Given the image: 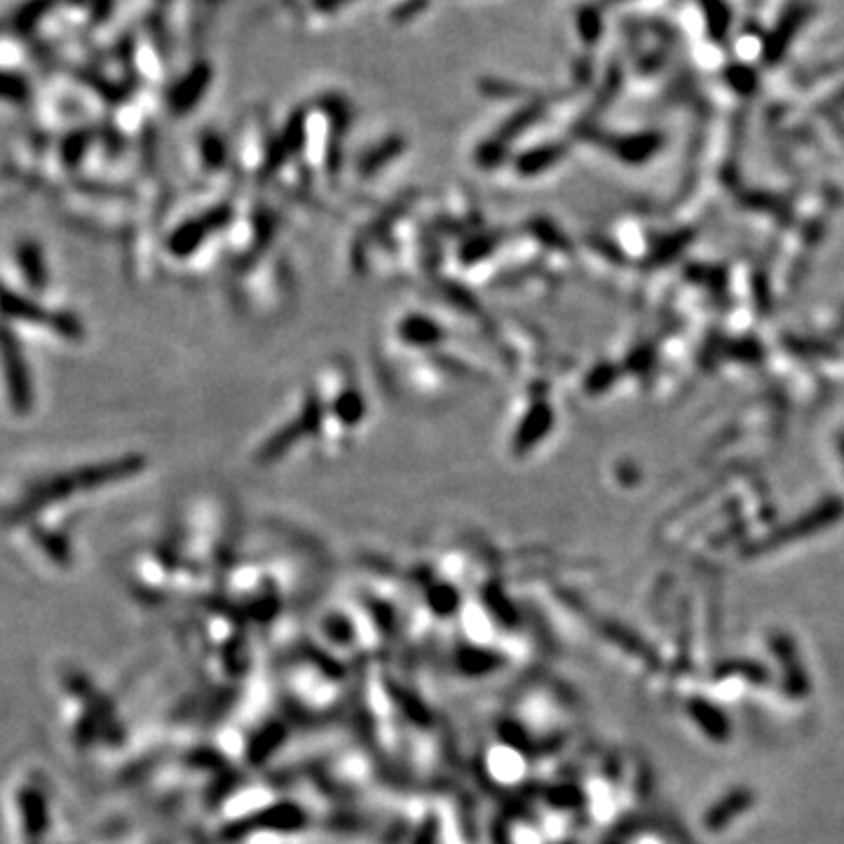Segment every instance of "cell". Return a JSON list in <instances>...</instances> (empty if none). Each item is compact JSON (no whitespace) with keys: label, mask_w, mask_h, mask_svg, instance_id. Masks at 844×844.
<instances>
[{"label":"cell","mask_w":844,"mask_h":844,"mask_svg":"<svg viewBox=\"0 0 844 844\" xmlns=\"http://www.w3.org/2000/svg\"><path fill=\"white\" fill-rule=\"evenodd\" d=\"M0 97L10 101H24L29 97V87L22 78L12 76V73H0Z\"/></svg>","instance_id":"52a82bcc"},{"label":"cell","mask_w":844,"mask_h":844,"mask_svg":"<svg viewBox=\"0 0 844 844\" xmlns=\"http://www.w3.org/2000/svg\"><path fill=\"white\" fill-rule=\"evenodd\" d=\"M699 5H701V10H704L706 29H709L711 40L723 43V40L730 36L732 10L727 8L725 0H699Z\"/></svg>","instance_id":"5b68a950"},{"label":"cell","mask_w":844,"mask_h":844,"mask_svg":"<svg viewBox=\"0 0 844 844\" xmlns=\"http://www.w3.org/2000/svg\"><path fill=\"white\" fill-rule=\"evenodd\" d=\"M809 5L807 3H795L788 8L784 15H781L779 24L774 26V31L769 33L767 38V45H765V59L767 61H779L784 57V52L788 50V45L793 43V38L798 36V31L805 26V22L809 19Z\"/></svg>","instance_id":"3957f363"},{"label":"cell","mask_w":844,"mask_h":844,"mask_svg":"<svg viewBox=\"0 0 844 844\" xmlns=\"http://www.w3.org/2000/svg\"><path fill=\"white\" fill-rule=\"evenodd\" d=\"M0 312H3L5 317L22 319V322H29V324H47L66 338H78L80 336V326L71 315H61V312H47L45 308H40L38 303L29 301L26 296L15 294V291L3 287V284H0Z\"/></svg>","instance_id":"7a4b0ae2"},{"label":"cell","mask_w":844,"mask_h":844,"mask_svg":"<svg viewBox=\"0 0 844 844\" xmlns=\"http://www.w3.org/2000/svg\"><path fill=\"white\" fill-rule=\"evenodd\" d=\"M577 26H580L582 38L589 40V43H594L596 38H601V31H603L601 12H598L596 8H584L580 12V19H577Z\"/></svg>","instance_id":"8992f818"},{"label":"cell","mask_w":844,"mask_h":844,"mask_svg":"<svg viewBox=\"0 0 844 844\" xmlns=\"http://www.w3.org/2000/svg\"><path fill=\"white\" fill-rule=\"evenodd\" d=\"M17 263H19V270H22L24 279L31 284V289L43 291L45 284H47V268H45L43 251H40L36 242L19 244V247H17Z\"/></svg>","instance_id":"277c9868"},{"label":"cell","mask_w":844,"mask_h":844,"mask_svg":"<svg viewBox=\"0 0 844 844\" xmlns=\"http://www.w3.org/2000/svg\"><path fill=\"white\" fill-rule=\"evenodd\" d=\"M0 364L5 373V387H8L10 404L17 415H26L33 408V383L29 364L24 359V350L19 345L10 326L0 324Z\"/></svg>","instance_id":"6da1fadb"}]
</instances>
